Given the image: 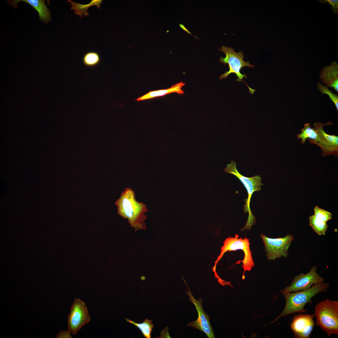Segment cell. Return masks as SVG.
<instances>
[{"label":"cell","instance_id":"19","mask_svg":"<svg viewBox=\"0 0 338 338\" xmlns=\"http://www.w3.org/2000/svg\"><path fill=\"white\" fill-rule=\"evenodd\" d=\"M309 226L311 227L314 231L318 235L325 234L328 227L326 222L317 220L314 215H312L309 217Z\"/></svg>","mask_w":338,"mask_h":338},{"label":"cell","instance_id":"15","mask_svg":"<svg viewBox=\"0 0 338 338\" xmlns=\"http://www.w3.org/2000/svg\"><path fill=\"white\" fill-rule=\"evenodd\" d=\"M185 84L180 82L168 89L150 91L143 95L137 98L136 100L140 101L151 99L157 97L163 96L173 93L180 95L184 94V91L182 89Z\"/></svg>","mask_w":338,"mask_h":338},{"label":"cell","instance_id":"1","mask_svg":"<svg viewBox=\"0 0 338 338\" xmlns=\"http://www.w3.org/2000/svg\"><path fill=\"white\" fill-rule=\"evenodd\" d=\"M115 204L117 207L118 214L127 219L136 231L146 228L145 222L146 216L145 213L148 211L147 206L136 200L135 193L131 188H125Z\"/></svg>","mask_w":338,"mask_h":338},{"label":"cell","instance_id":"18","mask_svg":"<svg viewBox=\"0 0 338 338\" xmlns=\"http://www.w3.org/2000/svg\"><path fill=\"white\" fill-rule=\"evenodd\" d=\"M125 319L127 322L132 324L139 329L143 337L146 338H151V334L154 327V325L152 324L151 320H148L146 318L142 323H138L126 318H125Z\"/></svg>","mask_w":338,"mask_h":338},{"label":"cell","instance_id":"23","mask_svg":"<svg viewBox=\"0 0 338 338\" xmlns=\"http://www.w3.org/2000/svg\"><path fill=\"white\" fill-rule=\"evenodd\" d=\"M70 333L68 330L67 331H63L62 330V331L59 333L57 336V338H71V336L70 335Z\"/></svg>","mask_w":338,"mask_h":338},{"label":"cell","instance_id":"13","mask_svg":"<svg viewBox=\"0 0 338 338\" xmlns=\"http://www.w3.org/2000/svg\"><path fill=\"white\" fill-rule=\"evenodd\" d=\"M44 0H8L7 3L14 9H18V4L20 2H23L32 6L38 13L40 20L45 23L50 22L51 16L50 11L47 8Z\"/></svg>","mask_w":338,"mask_h":338},{"label":"cell","instance_id":"16","mask_svg":"<svg viewBox=\"0 0 338 338\" xmlns=\"http://www.w3.org/2000/svg\"><path fill=\"white\" fill-rule=\"evenodd\" d=\"M333 124L330 122L323 124L320 122H315L313 124L314 128L320 133L326 142L334 151L336 156L338 155V137L335 135H329L324 131L323 127L326 125Z\"/></svg>","mask_w":338,"mask_h":338},{"label":"cell","instance_id":"7","mask_svg":"<svg viewBox=\"0 0 338 338\" xmlns=\"http://www.w3.org/2000/svg\"><path fill=\"white\" fill-rule=\"evenodd\" d=\"M265 248L267 259L274 260L282 256H288V249L294 238L292 235L287 234L282 238H271L263 234H260Z\"/></svg>","mask_w":338,"mask_h":338},{"label":"cell","instance_id":"17","mask_svg":"<svg viewBox=\"0 0 338 338\" xmlns=\"http://www.w3.org/2000/svg\"><path fill=\"white\" fill-rule=\"evenodd\" d=\"M67 2L70 3V5L71 6V9L74 10V13L78 15L79 17L81 18L83 15L84 17H89L88 10L90 7L93 6H96L97 8L100 9L102 0H92L89 3L87 4H81L70 0H68Z\"/></svg>","mask_w":338,"mask_h":338},{"label":"cell","instance_id":"12","mask_svg":"<svg viewBox=\"0 0 338 338\" xmlns=\"http://www.w3.org/2000/svg\"><path fill=\"white\" fill-rule=\"evenodd\" d=\"M298 139H301V143L304 144L307 139L309 142L318 146L322 151L324 156L333 155V152L319 132L314 127L312 128L309 123L305 124L301 130V133L297 135Z\"/></svg>","mask_w":338,"mask_h":338},{"label":"cell","instance_id":"22","mask_svg":"<svg viewBox=\"0 0 338 338\" xmlns=\"http://www.w3.org/2000/svg\"><path fill=\"white\" fill-rule=\"evenodd\" d=\"M317 88L322 94H326L329 97L330 99L334 103L337 110H338V97L337 95L334 94L330 91L328 87L324 86L319 82L317 84Z\"/></svg>","mask_w":338,"mask_h":338},{"label":"cell","instance_id":"20","mask_svg":"<svg viewBox=\"0 0 338 338\" xmlns=\"http://www.w3.org/2000/svg\"><path fill=\"white\" fill-rule=\"evenodd\" d=\"M100 58L99 54L95 52L90 51L84 55L83 62L84 65L88 67H93L100 63Z\"/></svg>","mask_w":338,"mask_h":338},{"label":"cell","instance_id":"8","mask_svg":"<svg viewBox=\"0 0 338 338\" xmlns=\"http://www.w3.org/2000/svg\"><path fill=\"white\" fill-rule=\"evenodd\" d=\"M68 331L76 334L80 329L90 320L85 303L79 299L76 298L70 309L68 317Z\"/></svg>","mask_w":338,"mask_h":338},{"label":"cell","instance_id":"4","mask_svg":"<svg viewBox=\"0 0 338 338\" xmlns=\"http://www.w3.org/2000/svg\"><path fill=\"white\" fill-rule=\"evenodd\" d=\"M236 164L234 161L231 160L230 163L227 165L224 171L227 173L233 174L239 179L244 185L248 192V197L245 199V204L244 206L243 211L246 213L248 212L249 216L246 225L243 229L249 230L256 222L255 218L250 209V199L252 194L254 192L259 191L261 190V186H263V184L261 182V178L259 175L249 177H244L240 174L237 169Z\"/></svg>","mask_w":338,"mask_h":338},{"label":"cell","instance_id":"10","mask_svg":"<svg viewBox=\"0 0 338 338\" xmlns=\"http://www.w3.org/2000/svg\"><path fill=\"white\" fill-rule=\"evenodd\" d=\"M188 291H185L187 294L189 296V299L195 305L198 314L197 319L187 324L188 326L198 329L204 332L209 338H214V334L209 321L210 318L204 311L202 306V299L199 298L195 300L187 286Z\"/></svg>","mask_w":338,"mask_h":338},{"label":"cell","instance_id":"14","mask_svg":"<svg viewBox=\"0 0 338 338\" xmlns=\"http://www.w3.org/2000/svg\"><path fill=\"white\" fill-rule=\"evenodd\" d=\"M338 64L332 62L330 66L324 67L321 70L320 77L322 82L327 87L333 88L338 92Z\"/></svg>","mask_w":338,"mask_h":338},{"label":"cell","instance_id":"6","mask_svg":"<svg viewBox=\"0 0 338 338\" xmlns=\"http://www.w3.org/2000/svg\"><path fill=\"white\" fill-rule=\"evenodd\" d=\"M219 49L226 54V57L224 58L221 57L219 61L226 65L228 64L229 68L228 71L220 76V79H226L230 74L234 73L238 77L236 80L237 81L241 82L242 80L244 81L243 78L246 79L247 76L246 74H242L240 70L243 67H253L254 66L250 64L249 62H246L243 60L244 54L242 51L236 53L232 48L224 46H222L221 49Z\"/></svg>","mask_w":338,"mask_h":338},{"label":"cell","instance_id":"24","mask_svg":"<svg viewBox=\"0 0 338 338\" xmlns=\"http://www.w3.org/2000/svg\"><path fill=\"white\" fill-rule=\"evenodd\" d=\"M326 1L333 7L335 11H336L338 8V0H328Z\"/></svg>","mask_w":338,"mask_h":338},{"label":"cell","instance_id":"3","mask_svg":"<svg viewBox=\"0 0 338 338\" xmlns=\"http://www.w3.org/2000/svg\"><path fill=\"white\" fill-rule=\"evenodd\" d=\"M316 324L320 327L328 337L338 335V301L328 299L322 300L315 307L314 314Z\"/></svg>","mask_w":338,"mask_h":338},{"label":"cell","instance_id":"2","mask_svg":"<svg viewBox=\"0 0 338 338\" xmlns=\"http://www.w3.org/2000/svg\"><path fill=\"white\" fill-rule=\"evenodd\" d=\"M329 286L328 283L323 282L304 290L292 292L280 290L285 299V307L281 313L269 324L291 314L306 312L307 310L304 308L305 305L312 301V298L319 293L326 291Z\"/></svg>","mask_w":338,"mask_h":338},{"label":"cell","instance_id":"5","mask_svg":"<svg viewBox=\"0 0 338 338\" xmlns=\"http://www.w3.org/2000/svg\"><path fill=\"white\" fill-rule=\"evenodd\" d=\"M239 236L236 234L234 237H229L226 238L223 242V245L221 248V252L214 262L215 264L213 268L216 278H219L216 272V267L218 262L222 258L224 253L228 251H235L238 249L242 250L244 253V259L241 262H243V267L244 272L242 279H244L245 272L246 271H249L254 265L249 247V239L246 237L244 239L238 238Z\"/></svg>","mask_w":338,"mask_h":338},{"label":"cell","instance_id":"21","mask_svg":"<svg viewBox=\"0 0 338 338\" xmlns=\"http://www.w3.org/2000/svg\"><path fill=\"white\" fill-rule=\"evenodd\" d=\"M315 217L318 220L326 222L332 218V214L330 212L320 208L317 206L314 208Z\"/></svg>","mask_w":338,"mask_h":338},{"label":"cell","instance_id":"11","mask_svg":"<svg viewBox=\"0 0 338 338\" xmlns=\"http://www.w3.org/2000/svg\"><path fill=\"white\" fill-rule=\"evenodd\" d=\"M314 314L295 315L290 327L296 338H309L315 325Z\"/></svg>","mask_w":338,"mask_h":338},{"label":"cell","instance_id":"9","mask_svg":"<svg viewBox=\"0 0 338 338\" xmlns=\"http://www.w3.org/2000/svg\"><path fill=\"white\" fill-rule=\"evenodd\" d=\"M317 269L316 266H313L307 273H302L296 276L290 285L285 287L284 290L289 292L304 290L323 282L324 279L317 273Z\"/></svg>","mask_w":338,"mask_h":338}]
</instances>
